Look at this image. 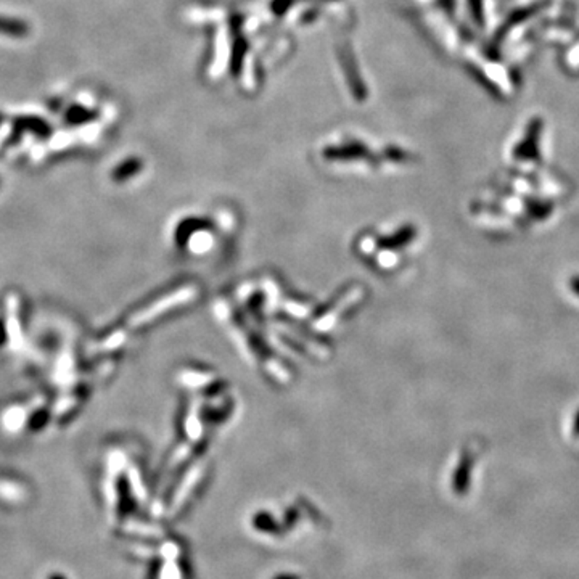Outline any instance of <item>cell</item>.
Listing matches in <instances>:
<instances>
[{"label": "cell", "instance_id": "obj_2", "mask_svg": "<svg viewBox=\"0 0 579 579\" xmlns=\"http://www.w3.org/2000/svg\"><path fill=\"white\" fill-rule=\"evenodd\" d=\"M98 113L95 109H91L84 105H70L63 113V121L68 124V126L71 128H76V126H82V124H87L93 121V119H97Z\"/></svg>", "mask_w": 579, "mask_h": 579}, {"label": "cell", "instance_id": "obj_3", "mask_svg": "<svg viewBox=\"0 0 579 579\" xmlns=\"http://www.w3.org/2000/svg\"><path fill=\"white\" fill-rule=\"evenodd\" d=\"M0 34L8 38H26L29 34V24L20 18L0 17Z\"/></svg>", "mask_w": 579, "mask_h": 579}, {"label": "cell", "instance_id": "obj_5", "mask_svg": "<svg viewBox=\"0 0 579 579\" xmlns=\"http://www.w3.org/2000/svg\"><path fill=\"white\" fill-rule=\"evenodd\" d=\"M470 10L473 18L481 24L483 23V2L481 0H470Z\"/></svg>", "mask_w": 579, "mask_h": 579}, {"label": "cell", "instance_id": "obj_4", "mask_svg": "<svg viewBox=\"0 0 579 579\" xmlns=\"http://www.w3.org/2000/svg\"><path fill=\"white\" fill-rule=\"evenodd\" d=\"M245 50H247V43H245V40H240V43H237V45H236V52H233L232 61H231V63H232L231 70L233 72H238L240 63H242V59L245 55Z\"/></svg>", "mask_w": 579, "mask_h": 579}, {"label": "cell", "instance_id": "obj_1", "mask_svg": "<svg viewBox=\"0 0 579 579\" xmlns=\"http://www.w3.org/2000/svg\"><path fill=\"white\" fill-rule=\"evenodd\" d=\"M17 132H31L38 137L47 139L54 134V128L39 116H20L15 119V129Z\"/></svg>", "mask_w": 579, "mask_h": 579}]
</instances>
